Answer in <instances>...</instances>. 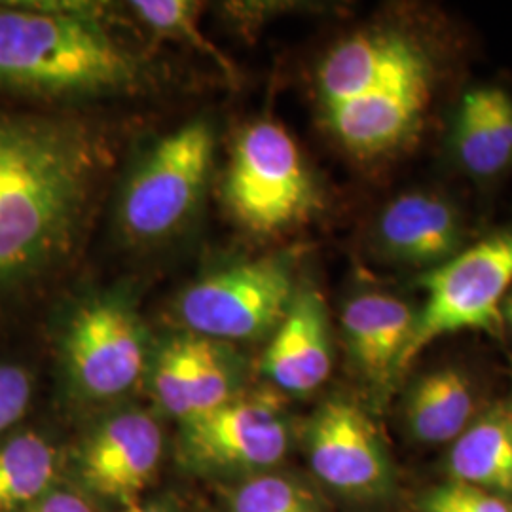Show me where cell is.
Returning a JSON list of instances; mask_svg holds the SVG:
<instances>
[{
  "instance_id": "obj_1",
  "label": "cell",
  "mask_w": 512,
  "mask_h": 512,
  "mask_svg": "<svg viewBox=\"0 0 512 512\" xmlns=\"http://www.w3.org/2000/svg\"><path fill=\"white\" fill-rule=\"evenodd\" d=\"M97 160L73 120L0 105V308L33 293L69 253Z\"/></svg>"
},
{
  "instance_id": "obj_2",
  "label": "cell",
  "mask_w": 512,
  "mask_h": 512,
  "mask_svg": "<svg viewBox=\"0 0 512 512\" xmlns=\"http://www.w3.org/2000/svg\"><path fill=\"white\" fill-rule=\"evenodd\" d=\"M143 61L73 4L0 2V95L55 103L128 92Z\"/></svg>"
},
{
  "instance_id": "obj_3",
  "label": "cell",
  "mask_w": 512,
  "mask_h": 512,
  "mask_svg": "<svg viewBox=\"0 0 512 512\" xmlns=\"http://www.w3.org/2000/svg\"><path fill=\"white\" fill-rule=\"evenodd\" d=\"M425 304L416 313L414 332L399 370L437 338L461 330H488L501 317L512 291V228L461 249L423 277Z\"/></svg>"
},
{
  "instance_id": "obj_4",
  "label": "cell",
  "mask_w": 512,
  "mask_h": 512,
  "mask_svg": "<svg viewBox=\"0 0 512 512\" xmlns=\"http://www.w3.org/2000/svg\"><path fill=\"white\" fill-rule=\"evenodd\" d=\"M236 219L270 234L306 219L317 205L310 173L293 137L274 122H258L239 137L226 179Z\"/></svg>"
},
{
  "instance_id": "obj_5",
  "label": "cell",
  "mask_w": 512,
  "mask_h": 512,
  "mask_svg": "<svg viewBox=\"0 0 512 512\" xmlns=\"http://www.w3.org/2000/svg\"><path fill=\"white\" fill-rule=\"evenodd\" d=\"M213 162V131L192 122L169 133L137 169L122 202L129 236L154 241L171 234L200 202Z\"/></svg>"
},
{
  "instance_id": "obj_6",
  "label": "cell",
  "mask_w": 512,
  "mask_h": 512,
  "mask_svg": "<svg viewBox=\"0 0 512 512\" xmlns=\"http://www.w3.org/2000/svg\"><path fill=\"white\" fill-rule=\"evenodd\" d=\"M293 296L289 266L262 258L226 268L190 287L181 298L179 315L196 336L245 340L279 325Z\"/></svg>"
},
{
  "instance_id": "obj_7",
  "label": "cell",
  "mask_w": 512,
  "mask_h": 512,
  "mask_svg": "<svg viewBox=\"0 0 512 512\" xmlns=\"http://www.w3.org/2000/svg\"><path fill=\"white\" fill-rule=\"evenodd\" d=\"M73 384L93 399L126 393L147 363L145 332L137 315L118 300H93L74 311L61 338Z\"/></svg>"
},
{
  "instance_id": "obj_8",
  "label": "cell",
  "mask_w": 512,
  "mask_h": 512,
  "mask_svg": "<svg viewBox=\"0 0 512 512\" xmlns=\"http://www.w3.org/2000/svg\"><path fill=\"white\" fill-rule=\"evenodd\" d=\"M431 61L418 42L397 31H370L342 40L319 67L325 109L368 93L431 88Z\"/></svg>"
},
{
  "instance_id": "obj_9",
  "label": "cell",
  "mask_w": 512,
  "mask_h": 512,
  "mask_svg": "<svg viewBox=\"0 0 512 512\" xmlns=\"http://www.w3.org/2000/svg\"><path fill=\"white\" fill-rule=\"evenodd\" d=\"M184 450L205 467L264 469L285 458L289 427L270 397H234L184 423Z\"/></svg>"
},
{
  "instance_id": "obj_10",
  "label": "cell",
  "mask_w": 512,
  "mask_h": 512,
  "mask_svg": "<svg viewBox=\"0 0 512 512\" xmlns=\"http://www.w3.org/2000/svg\"><path fill=\"white\" fill-rule=\"evenodd\" d=\"M311 469L330 488L380 494L389 482L384 444L365 412L344 399L323 404L308 431Z\"/></svg>"
},
{
  "instance_id": "obj_11",
  "label": "cell",
  "mask_w": 512,
  "mask_h": 512,
  "mask_svg": "<svg viewBox=\"0 0 512 512\" xmlns=\"http://www.w3.org/2000/svg\"><path fill=\"white\" fill-rule=\"evenodd\" d=\"M162 450L158 423L145 412H124L93 435L80 469L95 494L129 507L156 475Z\"/></svg>"
},
{
  "instance_id": "obj_12",
  "label": "cell",
  "mask_w": 512,
  "mask_h": 512,
  "mask_svg": "<svg viewBox=\"0 0 512 512\" xmlns=\"http://www.w3.org/2000/svg\"><path fill=\"white\" fill-rule=\"evenodd\" d=\"M332 370L329 319L321 294L294 293L264 353V372L283 391L306 395L329 378Z\"/></svg>"
},
{
  "instance_id": "obj_13",
  "label": "cell",
  "mask_w": 512,
  "mask_h": 512,
  "mask_svg": "<svg viewBox=\"0 0 512 512\" xmlns=\"http://www.w3.org/2000/svg\"><path fill=\"white\" fill-rule=\"evenodd\" d=\"M431 88L368 93L325 109L332 133L357 156H380L406 145L420 129Z\"/></svg>"
},
{
  "instance_id": "obj_14",
  "label": "cell",
  "mask_w": 512,
  "mask_h": 512,
  "mask_svg": "<svg viewBox=\"0 0 512 512\" xmlns=\"http://www.w3.org/2000/svg\"><path fill=\"white\" fill-rule=\"evenodd\" d=\"M378 239L393 260L433 270L463 249V224L452 203L431 194H404L385 207Z\"/></svg>"
},
{
  "instance_id": "obj_15",
  "label": "cell",
  "mask_w": 512,
  "mask_h": 512,
  "mask_svg": "<svg viewBox=\"0 0 512 512\" xmlns=\"http://www.w3.org/2000/svg\"><path fill=\"white\" fill-rule=\"evenodd\" d=\"M416 313L403 300L387 294H363L349 302L342 315L353 361L372 382H385L408 346Z\"/></svg>"
},
{
  "instance_id": "obj_16",
  "label": "cell",
  "mask_w": 512,
  "mask_h": 512,
  "mask_svg": "<svg viewBox=\"0 0 512 512\" xmlns=\"http://www.w3.org/2000/svg\"><path fill=\"white\" fill-rule=\"evenodd\" d=\"M452 147L475 177H494L512 164V97L499 88L465 93L454 120Z\"/></svg>"
},
{
  "instance_id": "obj_17",
  "label": "cell",
  "mask_w": 512,
  "mask_h": 512,
  "mask_svg": "<svg viewBox=\"0 0 512 512\" xmlns=\"http://www.w3.org/2000/svg\"><path fill=\"white\" fill-rule=\"evenodd\" d=\"M448 471L454 482L512 495V401L492 406L454 440Z\"/></svg>"
},
{
  "instance_id": "obj_18",
  "label": "cell",
  "mask_w": 512,
  "mask_h": 512,
  "mask_svg": "<svg viewBox=\"0 0 512 512\" xmlns=\"http://www.w3.org/2000/svg\"><path fill=\"white\" fill-rule=\"evenodd\" d=\"M475 393L467 374L458 368H439L412 387L406 401L410 433L429 444L450 442L473 423Z\"/></svg>"
},
{
  "instance_id": "obj_19",
  "label": "cell",
  "mask_w": 512,
  "mask_h": 512,
  "mask_svg": "<svg viewBox=\"0 0 512 512\" xmlns=\"http://www.w3.org/2000/svg\"><path fill=\"white\" fill-rule=\"evenodd\" d=\"M57 448L35 429L0 437V512H23L54 490Z\"/></svg>"
},
{
  "instance_id": "obj_20",
  "label": "cell",
  "mask_w": 512,
  "mask_h": 512,
  "mask_svg": "<svg viewBox=\"0 0 512 512\" xmlns=\"http://www.w3.org/2000/svg\"><path fill=\"white\" fill-rule=\"evenodd\" d=\"M232 368L222 349L209 338L190 336V420L211 414L234 399ZM186 421V423H188Z\"/></svg>"
},
{
  "instance_id": "obj_21",
  "label": "cell",
  "mask_w": 512,
  "mask_h": 512,
  "mask_svg": "<svg viewBox=\"0 0 512 512\" xmlns=\"http://www.w3.org/2000/svg\"><path fill=\"white\" fill-rule=\"evenodd\" d=\"M230 512H319L313 495L281 475L256 476L232 497Z\"/></svg>"
},
{
  "instance_id": "obj_22",
  "label": "cell",
  "mask_w": 512,
  "mask_h": 512,
  "mask_svg": "<svg viewBox=\"0 0 512 512\" xmlns=\"http://www.w3.org/2000/svg\"><path fill=\"white\" fill-rule=\"evenodd\" d=\"M152 384L167 414L184 423L190 420V336L175 338L165 346L154 368Z\"/></svg>"
},
{
  "instance_id": "obj_23",
  "label": "cell",
  "mask_w": 512,
  "mask_h": 512,
  "mask_svg": "<svg viewBox=\"0 0 512 512\" xmlns=\"http://www.w3.org/2000/svg\"><path fill=\"white\" fill-rule=\"evenodd\" d=\"M131 8L156 33L192 42V46H196L203 54L211 55L220 63L224 71H230L226 59L219 54V50L213 44H209L200 33L194 4L184 0H139L131 2Z\"/></svg>"
},
{
  "instance_id": "obj_24",
  "label": "cell",
  "mask_w": 512,
  "mask_h": 512,
  "mask_svg": "<svg viewBox=\"0 0 512 512\" xmlns=\"http://www.w3.org/2000/svg\"><path fill=\"white\" fill-rule=\"evenodd\" d=\"M35 399V376L31 368L14 359L0 357V437L18 429Z\"/></svg>"
},
{
  "instance_id": "obj_25",
  "label": "cell",
  "mask_w": 512,
  "mask_h": 512,
  "mask_svg": "<svg viewBox=\"0 0 512 512\" xmlns=\"http://www.w3.org/2000/svg\"><path fill=\"white\" fill-rule=\"evenodd\" d=\"M421 512H512L499 495L450 480L421 497Z\"/></svg>"
},
{
  "instance_id": "obj_26",
  "label": "cell",
  "mask_w": 512,
  "mask_h": 512,
  "mask_svg": "<svg viewBox=\"0 0 512 512\" xmlns=\"http://www.w3.org/2000/svg\"><path fill=\"white\" fill-rule=\"evenodd\" d=\"M23 512H95L92 505L80 495L65 490H52L44 495L33 507Z\"/></svg>"
},
{
  "instance_id": "obj_27",
  "label": "cell",
  "mask_w": 512,
  "mask_h": 512,
  "mask_svg": "<svg viewBox=\"0 0 512 512\" xmlns=\"http://www.w3.org/2000/svg\"><path fill=\"white\" fill-rule=\"evenodd\" d=\"M122 512H169V509L164 507V505H160V503H148V505L133 503L129 507H124Z\"/></svg>"
},
{
  "instance_id": "obj_28",
  "label": "cell",
  "mask_w": 512,
  "mask_h": 512,
  "mask_svg": "<svg viewBox=\"0 0 512 512\" xmlns=\"http://www.w3.org/2000/svg\"><path fill=\"white\" fill-rule=\"evenodd\" d=\"M501 317H505L507 323L512 327V291L507 294V298L501 304Z\"/></svg>"
}]
</instances>
